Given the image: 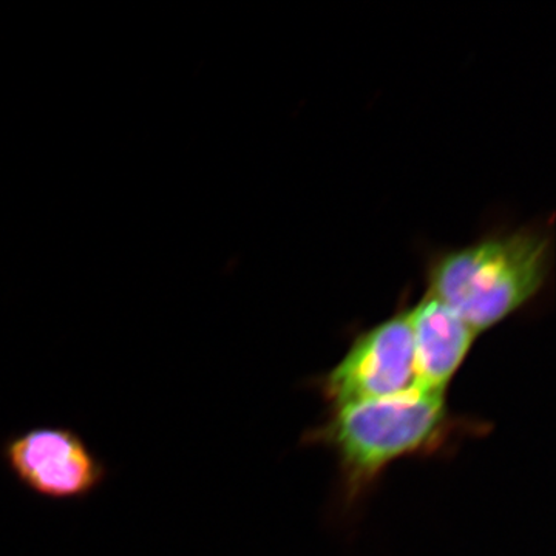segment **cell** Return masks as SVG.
Instances as JSON below:
<instances>
[{
  "label": "cell",
  "instance_id": "cell-1",
  "mask_svg": "<svg viewBox=\"0 0 556 556\" xmlns=\"http://www.w3.org/2000/svg\"><path fill=\"white\" fill-rule=\"evenodd\" d=\"M551 266L552 233L543 225L521 226L434 254L427 292L481 336L536 299Z\"/></svg>",
  "mask_w": 556,
  "mask_h": 556
},
{
  "label": "cell",
  "instance_id": "cell-2",
  "mask_svg": "<svg viewBox=\"0 0 556 556\" xmlns=\"http://www.w3.org/2000/svg\"><path fill=\"white\" fill-rule=\"evenodd\" d=\"M452 426L447 393L413 387L396 396L331 409L305 439L334 453L343 495L356 501L391 464L433 452Z\"/></svg>",
  "mask_w": 556,
  "mask_h": 556
},
{
  "label": "cell",
  "instance_id": "cell-3",
  "mask_svg": "<svg viewBox=\"0 0 556 556\" xmlns=\"http://www.w3.org/2000/svg\"><path fill=\"white\" fill-rule=\"evenodd\" d=\"M317 383L331 409L412 390L415 371L408 306L358 332L345 356Z\"/></svg>",
  "mask_w": 556,
  "mask_h": 556
},
{
  "label": "cell",
  "instance_id": "cell-4",
  "mask_svg": "<svg viewBox=\"0 0 556 556\" xmlns=\"http://www.w3.org/2000/svg\"><path fill=\"white\" fill-rule=\"evenodd\" d=\"M2 456L25 489L49 500H86L109 478L104 460L72 428L24 431L3 442Z\"/></svg>",
  "mask_w": 556,
  "mask_h": 556
},
{
  "label": "cell",
  "instance_id": "cell-5",
  "mask_svg": "<svg viewBox=\"0 0 556 556\" xmlns=\"http://www.w3.org/2000/svg\"><path fill=\"white\" fill-rule=\"evenodd\" d=\"M408 316L415 387L447 393L477 342V332L428 292L408 308Z\"/></svg>",
  "mask_w": 556,
  "mask_h": 556
}]
</instances>
